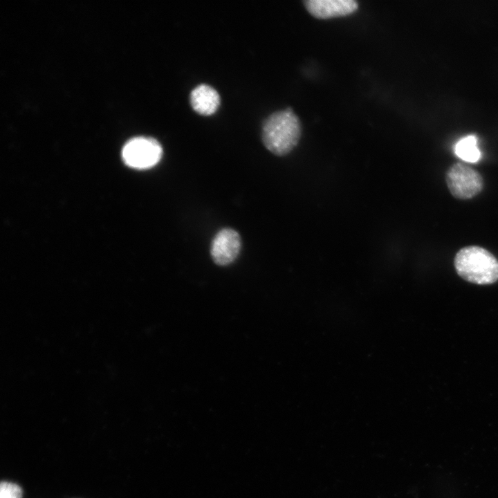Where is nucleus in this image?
Wrapping results in <instances>:
<instances>
[{
  "label": "nucleus",
  "mask_w": 498,
  "mask_h": 498,
  "mask_svg": "<svg viewBox=\"0 0 498 498\" xmlns=\"http://www.w3.org/2000/svg\"><path fill=\"white\" fill-rule=\"evenodd\" d=\"M302 133L301 123L290 108L276 111L264 121L262 141L273 154L282 156L289 154L297 145Z\"/></svg>",
  "instance_id": "obj_1"
},
{
  "label": "nucleus",
  "mask_w": 498,
  "mask_h": 498,
  "mask_svg": "<svg viewBox=\"0 0 498 498\" xmlns=\"http://www.w3.org/2000/svg\"><path fill=\"white\" fill-rule=\"evenodd\" d=\"M454 263L457 274L468 282L486 285L498 280V260L482 247L461 248L456 254Z\"/></svg>",
  "instance_id": "obj_2"
},
{
  "label": "nucleus",
  "mask_w": 498,
  "mask_h": 498,
  "mask_svg": "<svg viewBox=\"0 0 498 498\" xmlns=\"http://www.w3.org/2000/svg\"><path fill=\"white\" fill-rule=\"evenodd\" d=\"M162 147L154 138L136 137L129 140L124 146L122 156L125 164L138 169H149L161 159Z\"/></svg>",
  "instance_id": "obj_3"
},
{
  "label": "nucleus",
  "mask_w": 498,
  "mask_h": 498,
  "mask_svg": "<svg viewBox=\"0 0 498 498\" xmlns=\"http://www.w3.org/2000/svg\"><path fill=\"white\" fill-rule=\"evenodd\" d=\"M445 180L452 195L459 199H469L475 196L482 190L483 185L482 176L477 170L460 163L449 168Z\"/></svg>",
  "instance_id": "obj_4"
},
{
  "label": "nucleus",
  "mask_w": 498,
  "mask_h": 498,
  "mask_svg": "<svg viewBox=\"0 0 498 498\" xmlns=\"http://www.w3.org/2000/svg\"><path fill=\"white\" fill-rule=\"evenodd\" d=\"M241 237L234 230L225 228L214 237L211 246V256L219 266L232 263L241 249Z\"/></svg>",
  "instance_id": "obj_5"
},
{
  "label": "nucleus",
  "mask_w": 498,
  "mask_h": 498,
  "mask_svg": "<svg viewBox=\"0 0 498 498\" xmlns=\"http://www.w3.org/2000/svg\"><path fill=\"white\" fill-rule=\"evenodd\" d=\"M303 3L308 12L318 19L348 15L358 8L355 0H305Z\"/></svg>",
  "instance_id": "obj_6"
},
{
  "label": "nucleus",
  "mask_w": 498,
  "mask_h": 498,
  "mask_svg": "<svg viewBox=\"0 0 498 498\" xmlns=\"http://www.w3.org/2000/svg\"><path fill=\"white\" fill-rule=\"evenodd\" d=\"M190 104L199 114L210 116L216 112L220 104L218 92L208 84H200L190 93Z\"/></svg>",
  "instance_id": "obj_7"
},
{
  "label": "nucleus",
  "mask_w": 498,
  "mask_h": 498,
  "mask_svg": "<svg viewBox=\"0 0 498 498\" xmlns=\"http://www.w3.org/2000/svg\"><path fill=\"white\" fill-rule=\"evenodd\" d=\"M454 152L463 160L472 163L478 162L481 156L474 135L461 138L454 146Z\"/></svg>",
  "instance_id": "obj_8"
},
{
  "label": "nucleus",
  "mask_w": 498,
  "mask_h": 498,
  "mask_svg": "<svg viewBox=\"0 0 498 498\" xmlns=\"http://www.w3.org/2000/svg\"><path fill=\"white\" fill-rule=\"evenodd\" d=\"M22 490L15 483L2 481L0 484V498H21Z\"/></svg>",
  "instance_id": "obj_9"
}]
</instances>
